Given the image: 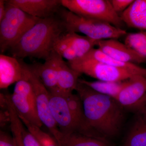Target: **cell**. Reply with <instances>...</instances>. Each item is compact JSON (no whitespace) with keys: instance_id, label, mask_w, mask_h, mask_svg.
Here are the masks:
<instances>
[{"instance_id":"cell-13","label":"cell","mask_w":146,"mask_h":146,"mask_svg":"<svg viewBox=\"0 0 146 146\" xmlns=\"http://www.w3.org/2000/svg\"><path fill=\"white\" fill-rule=\"evenodd\" d=\"M12 56L0 54V88L5 89L26 76L25 63Z\"/></svg>"},{"instance_id":"cell-6","label":"cell","mask_w":146,"mask_h":146,"mask_svg":"<svg viewBox=\"0 0 146 146\" xmlns=\"http://www.w3.org/2000/svg\"><path fill=\"white\" fill-rule=\"evenodd\" d=\"M25 69L27 78L34 90L38 117L42 124L48 129L56 141H58L63 133L58 129L52 115L50 108L49 92L30 65L25 63Z\"/></svg>"},{"instance_id":"cell-11","label":"cell","mask_w":146,"mask_h":146,"mask_svg":"<svg viewBox=\"0 0 146 146\" xmlns=\"http://www.w3.org/2000/svg\"><path fill=\"white\" fill-rule=\"evenodd\" d=\"M98 48L108 56L124 63L138 64L145 63L146 57L141 55L118 39H109L97 42Z\"/></svg>"},{"instance_id":"cell-7","label":"cell","mask_w":146,"mask_h":146,"mask_svg":"<svg viewBox=\"0 0 146 146\" xmlns=\"http://www.w3.org/2000/svg\"><path fill=\"white\" fill-rule=\"evenodd\" d=\"M68 63L71 68L81 74H84L100 81H123L135 76L125 70L94 59L80 58Z\"/></svg>"},{"instance_id":"cell-29","label":"cell","mask_w":146,"mask_h":146,"mask_svg":"<svg viewBox=\"0 0 146 146\" xmlns=\"http://www.w3.org/2000/svg\"><path fill=\"white\" fill-rule=\"evenodd\" d=\"M0 146H16L13 137L5 131L0 132Z\"/></svg>"},{"instance_id":"cell-2","label":"cell","mask_w":146,"mask_h":146,"mask_svg":"<svg viewBox=\"0 0 146 146\" xmlns=\"http://www.w3.org/2000/svg\"><path fill=\"white\" fill-rule=\"evenodd\" d=\"M66 32L58 14L40 18L9 50L11 56L20 60L31 57L45 60L53 51L56 40Z\"/></svg>"},{"instance_id":"cell-14","label":"cell","mask_w":146,"mask_h":146,"mask_svg":"<svg viewBox=\"0 0 146 146\" xmlns=\"http://www.w3.org/2000/svg\"><path fill=\"white\" fill-rule=\"evenodd\" d=\"M56 72L58 92L65 94L75 90L81 74L74 70L57 53L53 51Z\"/></svg>"},{"instance_id":"cell-24","label":"cell","mask_w":146,"mask_h":146,"mask_svg":"<svg viewBox=\"0 0 146 146\" xmlns=\"http://www.w3.org/2000/svg\"><path fill=\"white\" fill-rule=\"evenodd\" d=\"M28 130L39 141L42 146H60L52 135L46 133L41 128L32 124L23 119H21Z\"/></svg>"},{"instance_id":"cell-9","label":"cell","mask_w":146,"mask_h":146,"mask_svg":"<svg viewBox=\"0 0 146 146\" xmlns=\"http://www.w3.org/2000/svg\"><path fill=\"white\" fill-rule=\"evenodd\" d=\"M116 100L123 109L135 114L146 110V78L138 75L131 77Z\"/></svg>"},{"instance_id":"cell-26","label":"cell","mask_w":146,"mask_h":146,"mask_svg":"<svg viewBox=\"0 0 146 146\" xmlns=\"http://www.w3.org/2000/svg\"><path fill=\"white\" fill-rule=\"evenodd\" d=\"M9 117L11 128L16 146H24L21 133L23 123L14 110H11L9 112Z\"/></svg>"},{"instance_id":"cell-15","label":"cell","mask_w":146,"mask_h":146,"mask_svg":"<svg viewBox=\"0 0 146 146\" xmlns=\"http://www.w3.org/2000/svg\"><path fill=\"white\" fill-rule=\"evenodd\" d=\"M30 66L48 91L50 92H58L57 72L53 51L44 63H34Z\"/></svg>"},{"instance_id":"cell-4","label":"cell","mask_w":146,"mask_h":146,"mask_svg":"<svg viewBox=\"0 0 146 146\" xmlns=\"http://www.w3.org/2000/svg\"><path fill=\"white\" fill-rule=\"evenodd\" d=\"M5 4V14L0 22L1 54L10 49L40 19L29 15L6 1Z\"/></svg>"},{"instance_id":"cell-23","label":"cell","mask_w":146,"mask_h":146,"mask_svg":"<svg viewBox=\"0 0 146 146\" xmlns=\"http://www.w3.org/2000/svg\"><path fill=\"white\" fill-rule=\"evenodd\" d=\"M124 43L139 54L146 57V31L127 35Z\"/></svg>"},{"instance_id":"cell-1","label":"cell","mask_w":146,"mask_h":146,"mask_svg":"<svg viewBox=\"0 0 146 146\" xmlns=\"http://www.w3.org/2000/svg\"><path fill=\"white\" fill-rule=\"evenodd\" d=\"M75 90L82 102L90 136L107 140L117 136L124 117L117 101L79 82Z\"/></svg>"},{"instance_id":"cell-21","label":"cell","mask_w":146,"mask_h":146,"mask_svg":"<svg viewBox=\"0 0 146 146\" xmlns=\"http://www.w3.org/2000/svg\"><path fill=\"white\" fill-rule=\"evenodd\" d=\"M60 146H112L108 141L78 132L63 134L57 142Z\"/></svg>"},{"instance_id":"cell-3","label":"cell","mask_w":146,"mask_h":146,"mask_svg":"<svg viewBox=\"0 0 146 146\" xmlns=\"http://www.w3.org/2000/svg\"><path fill=\"white\" fill-rule=\"evenodd\" d=\"M58 14L63 21L67 32L82 33L96 41L118 39L127 34L123 29L104 21L78 16L63 6Z\"/></svg>"},{"instance_id":"cell-20","label":"cell","mask_w":146,"mask_h":146,"mask_svg":"<svg viewBox=\"0 0 146 146\" xmlns=\"http://www.w3.org/2000/svg\"><path fill=\"white\" fill-rule=\"evenodd\" d=\"M63 95L66 98L68 107L75 123L77 132L91 136L86 124L83 104L80 97L78 94L73 93Z\"/></svg>"},{"instance_id":"cell-27","label":"cell","mask_w":146,"mask_h":146,"mask_svg":"<svg viewBox=\"0 0 146 146\" xmlns=\"http://www.w3.org/2000/svg\"><path fill=\"white\" fill-rule=\"evenodd\" d=\"M25 125L21 129L22 139L24 146H42L39 141L28 130Z\"/></svg>"},{"instance_id":"cell-8","label":"cell","mask_w":146,"mask_h":146,"mask_svg":"<svg viewBox=\"0 0 146 146\" xmlns=\"http://www.w3.org/2000/svg\"><path fill=\"white\" fill-rule=\"evenodd\" d=\"M97 41L76 33L66 32L56 40L53 50L70 62L86 55L96 46Z\"/></svg>"},{"instance_id":"cell-28","label":"cell","mask_w":146,"mask_h":146,"mask_svg":"<svg viewBox=\"0 0 146 146\" xmlns=\"http://www.w3.org/2000/svg\"><path fill=\"white\" fill-rule=\"evenodd\" d=\"M112 8L117 14L122 13L133 2L134 0H110Z\"/></svg>"},{"instance_id":"cell-10","label":"cell","mask_w":146,"mask_h":146,"mask_svg":"<svg viewBox=\"0 0 146 146\" xmlns=\"http://www.w3.org/2000/svg\"><path fill=\"white\" fill-rule=\"evenodd\" d=\"M49 104L52 115L60 132L63 134L77 132L65 96L59 92H49Z\"/></svg>"},{"instance_id":"cell-12","label":"cell","mask_w":146,"mask_h":146,"mask_svg":"<svg viewBox=\"0 0 146 146\" xmlns=\"http://www.w3.org/2000/svg\"><path fill=\"white\" fill-rule=\"evenodd\" d=\"M29 15L44 19L57 15L62 7L61 0H7Z\"/></svg>"},{"instance_id":"cell-30","label":"cell","mask_w":146,"mask_h":146,"mask_svg":"<svg viewBox=\"0 0 146 146\" xmlns=\"http://www.w3.org/2000/svg\"><path fill=\"white\" fill-rule=\"evenodd\" d=\"M5 1L0 0V22L3 20L6 13Z\"/></svg>"},{"instance_id":"cell-17","label":"cell","mask_w":146,"mask_h":146,"mask_svg":"<svg viewBox=\"0 0 146 146\" xmlns=\"http://www.w3.org/2000/svg\"><path fill=\"white\" fill-rule=\"evenodd\" d=\"M80 58L98 60L115 68L125 70L135 75L142 76L146 78L145 68H142L137 64L124 63L114 59L105 54L98 48L92 49L86 55Z\"/></svg>"},{"instance_id":"cell-5","label":"cell","mask_w":146,"mask_h":146,"mask_svg":"<svg viewBox=\"0 0 146 146\" xmlns=\"http://www.w3.org/2000/svg\"><path fill=\"white\" fill-rule=\"evenodd\" d=\"M62 6L76 15L109 23L123 29L125 24L110 0H61Z\"/></svg>"},{"instance_id":"cell-22","label":"cell","mask_w":146,"mask_h":146,"mask_svg":"<svg viewBox=\"0 0 146 146\" xmlns=\"http://www.w3.org/2000/svg\"><path fill=\"white\" fill-rule=\"evenodd\" d=\"M129 79L123 81L116 82L100 80L89 81L79 79L78 82L85 84L100 94L111 97L116 100L120 92L127 84Z\"/></svg>"},{"instance_id":"cell-25","label":"cell","mask_w":146,"mask_h":146,"mask_svg":"<svg viewBox=\"0 0 146 146\" xmlns=\"http://www.w3.org/2000/svg\"><path fill=\"white\" fill-rule=\"evenodd\" d=\"M13 93L28 100L31 104L36 108L35 94L34 90L31 84L27 78L26 72L25 77L16 83Z\"/></svg>"},{"instance_id":"cell-18","label":"cell","mask_w":146,"mask_h":146,"mask_svg":"<svg viewBox=\"0 0 146 146\" xmlns=\"http://www.w3.org/2000/svg\"><path fill=\"white\" fill-rule=\"evenodd\" d=\"M121 146H146V110L136 114Z\"/></svg>"},{"instance_id":"cell-16","label":"cell","mask_w":146,"mask_h":146,"mask_svg":"<svg viewBox=\"0 0 146 146\" xmlns=\"http://www.w3.org/2000/svg\"><path fill=\"white\" fill-rule=\"evenodd\" d=\"M120 16L127 26L146 31V0H134Z\"/></svg>"},{"instance_id":"cell-19","label":"cell","mask_w":146,"mask_h":146,"mask_svg":"<svg viewBox=\"0 0 146 146\" xmlns=\"http://www.w3.org/2000/svg\"><path fill=\"white\" fill-rule=\"evenodd\" d=\"M9 98L19 117L41 128L43 125L38 117L36 108L28 100L14 93Z\"/></svg>"}]
</instances>
